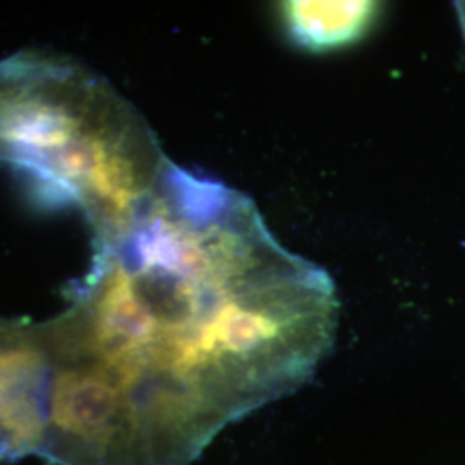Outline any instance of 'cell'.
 I'll use <instances>...</instances> for the list:
<instances>
[{
	"instance_id": "obj_2",
	"label": "cell",
	"mask_w": 465,
	"mask_h": 465,
	"mask_svg": "<svg viewBox=\"0 0 465 465\" xmlns=\"http://www.w3.org/2000/svg\"><path fill=\"white\" fill-rule=\"evenodd\" d=\"M0 157L52 203L116 232L169 166L132 105L84 67L21 54L0 63Z\"/></svg>"
},
{
	"instance_id": "obj_1",
	"label": "cell",
	"mask_w": 465,
	"mask_h": 465,
	"mask_svg": "<svg viewBox=\"0 0 465 465\" xmlns=\"http://www.w3.org/2000/svg\"><path fill=\"white\" fill-rule=\"evenodd\" d=\"M338 314L330 274L284 249L253 200L169 163L45 322L66 357L50 464H193L228 424L314 376Z\"/></svg>"
},
{
	"instance_id": "obj_5",
	"label": "cell",
	"mask_w": 465,
	"mask_h": 465,
	"mask_svg": "<svg viewBox=\"0 0 465 465\" xmlns=\"http://www.w3.org/2000/svg\"><path fill=\"white\" fill-rule=\"evenodd\" d=\"M457 13H459V19H460V26H462V34H464L465 38V2L457 4Z\"/></svg>"
},
{
	"instance_id": "obj_3",
	"label": "cell",
	"mask_w": 465,
	"mask_h": 465,
	"mask_svg": "<svg viewBox=\"0 0 465 465\" xmlns=\"http://www.w3.org/2000/svg\"><path fill=\"white\" fill-rule=\"evenodd\" d=\"M49 378L44 326L0 319V465L40 455Z\"/></svg>"
},
{
	"instance_id": "obj_4",
	"label": "cell",
	"mask_w": 465,
	"mask_h": 465,
	"mask_svg": "<svg viewBox=\"0 0 465 465\" xmlns=\"http://www.w3.org/2000/svg\"><path fill=\"white\" fill-rule=\"evenodd\" d=\"M371 2H288L284 19L300 45L312 50L336 49L364 34L374 19Z\"/></svg>"
}]
</instances>
